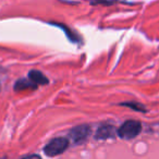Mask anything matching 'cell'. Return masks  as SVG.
I'll return each mask as SVG.
<instances>
[{"label":"cell","instance_id":"1","mask_svg":"<svg viewBox=\"0 0 159 159\" xmlns=\"http://www.w3.org/2000/svg\"><path fill=\"white\" fill-rule=\"evenodd\" d=\"M142 130V124L135 120L125 121L118 130V135L123 139H132L139 134Z\"/></svg>","mask_w":159,"mask_h":159},{"label":"cell","instance_id":"2","mask_svg":"<svg viewBox=\"0 0 159 159\" xmlns=\"http://www.w3.org/2000/svg\"><path fill=\"white\" fill-rule=\"evenodd\" d=\"M69 141L64 137H57L50 141L44 148V152L47 156H58V155L62 154L64 150L68 148Z\"/></svg>","mask_w":159,"mask_h":159},{"label":"cell","instance_id":"3","mask_svg":"<svg viewBox=\"0 0 159 159\" xmlns=\"http://www.w3.org/2000/svg\"><path fill=\"white\" fill-rule=\"evenodd\" d=\"M89 132H91L89 126L83 124V125H79L73 128L70 131V133H69V136H70L71 141L73 143L79 144V143H83L87 139V136L89 135Z\"/></svg>","mask_w":159,"mask_h":159},{"label":"cell","instance_id":"4","mask_svg":"<svg viewBox=\"0 0 159 159\" xmlns=\"http://www.w3.org/2000/svg\"><path fill=\"white\" fill-rule=\"evenodd\" d=\"M115 136V129L111 125H102L96 132V139H107Z\"/></svg>","mask_w":159,"mask_h":159},{"label":"cell","instance_id":"5","mask_svg":"<svg viewBox=\"0 0 159 159\" xmlns=\"http://www.w3.org/2000/svg\"><path fill=\"white\" fill-rule=\"evenodd\" d=\"M29 79L31 81H33L36 85H44L48 83V79L42 72H39V71H35V70L31 71L29 74Z\"/></svg>","mask_w":159,"mask_h":159},{"label":"cell","instance_id":"6","mask_svg":"<svg viewBox=\"0 0 159 159\" xmlns=\"http://www.w3.org/2000/svg\"><path fill=\"white\" fill-rule=\"evenodd\" d=\"M37 85L31 81V80H19L18 82L16 83L14 85V89L16 91H23V89H35Z\"/></svg>","mask_w":159,"mask_h":159}]
</instances>
